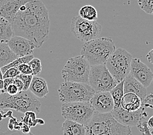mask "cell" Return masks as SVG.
<instances>
[{
    "instance_id": "1",
    "label": "cell",
    "mask_w": 153,
    "mask_h": 135,
    "mask_svg": "<svg viewBox=\"0 0 153 135\" xmlns=\"http://www.w3.org/2000/svg\"><path fill=\"white\" fill-rule=\"evenodd\" d=\"M10 24L14 35L30 40L37 48L42 47L48 38V10L40 0H31L22 6Z\"/></svg>"
},
{
    "instance_id": "2",
    "label": "cell",
    "mask_w": 153,
    "mask_h": 135,
    "mask_svg": "<svg viewBox=\"0 0 153 135\" xmlns=\"http://www.w3.org/2000/svg\"><path fill=\"white\" fill-rule=\"evenodd\" d=\"M116 49L113 40L108 37H100L84 42L81 55L89 62L91 66L105 64L111 54Z\"/></svg>"
},
{
    "instance_id": "3",
    "label": "cell",
    "mask_w": 153,
    "mask_h": 135,
    "mask_svg": "<svg viewBox=\"0 0 153 135\" xmlns=\"http://www.w3.org/2000/svg\"><path fill=\"white\" fill-rule=\"evenodd\" d=\"M41 102L30 90L21 91L15 95L3 92L0 95V110L10 108L25 113L32 111L39 114L41 111Z\"/></svg>"
},
{
    "instance_id": "4",
    "label": "cell",
    "mask_w": 153,
    "mask_h": 135,
    "mask_svg": "<svg viewBox=\"0 0 153 135\" xmlns=\"http://www.w3.org/2000/svg\"><path fill=\"white\" fill-rule=\"evenodd\" d=\"M57 92L62 103L89 101L95 93L88 83L71 81L62 83Z\"/></svg>"
},
{
    "instance_id": "5",
    "label": "cell",
    "mask_w": 153,
    "mask_h": 135,
    "mask_svg": "<svg viewBox=\"0 0 153 135\" xmlns=\"http://www.w3.org/2000/svg\"><path fill=\"white\" fill-rule=\"evenodd\" d=\"M91 66L82 55L71 57L62 69V78L65 81L88 83Z\"/></svg>"
},
{
    "instance_id": "6",
    "label": "cell",
    "mask_w": 153,
    "mask_h": 135,
    "mask_svg": "<svg viewBox=\"0 0 153 135\" xmlns=\"http://www.w3.org/2000/svg\"><path fill=\"white\" fill-rule=\"evenodd\" d=\"M132 55L128 51L118 48L111 54L105 66L111 75L118 83L124 81L129 74Z\"/></svg>"
},
{
    "instance_id": "7",
    "label": "cell",
    "mask_w": 153,
    "mask_h": 135,
    "mask_svg": "<svg viewBox=\"0 0 153 135\" xmlns=\"http://www.w3.org/2000/svg\"><path fill=\"white\" fill-rule=\"evenodd\" d=\"M61 111L64 118L84 125L89 122L94 113L89 101L63 103Z\"/></svg>"
},
{
    "instance_id": "8",
    "label": "cell",
    "mask_w": 153,
    "mask_h": 135,
    "mask_svg": "<svg viewBox=\"0 0 153 135\" xmlns=\"http://www.w3.org/2000/svg\"><path fill=\"white\" fill-rule=\"evenodd\" d=\"M102 27L97 21L83 19L79 16L72 18L71 23V31L76 38L83 42L98 38Z\"/></svg>"
},
{
    "instance_id": "9",
    "label": "cell",
    "mask_w": 153,
    "mask_h": 135,
    "mask_svg": "<svg viewBox=\"0 0 153 135\" xmlns=\"http://www.w3.org/2000/svg\"><path fill=\"white\" fill-rule=\"evenodd\" d=\"M118 83L105 64L91 66L88 84L95 92H110Z\"/></svg>"
},
{
    "instance_id": "10",
    "label": "cell",
    "mask_w": 153,
    "mask_h": 135,
    "mask_svg": "<svg viewBox=\"0 0 153 135\" xmlns=\"http://www.w3.org/2000/svg\"><path fill=\"white\" fill-rule=\"evenodd\" d=\"M119 122L111 113H99L94 111L93 117L85 126V135H99L107 132Z\"/></svg>"
},
{
    "instance_id": "11",
    "label": "cell",
    "mask_w": 153,
    "mask_h": 135,
    "mask_svg": "<svg viewBox=\"0 0 153 135\" xmlns=\"http://www.w3.org/2000/svg\"><path fill=\"white\" fill-rule=\"evenodd\" d=\"M111 113L119 123L128 127L137 126L140 122L146 119L149 115L146 108L143 105H142L139 110L134 112L125 111L121 107L114 109Z\"/></svg>"
},
{
    "instance_id": "12",
    "label": "cell",
    "mask_w": 153,
    "mask_h": 135,
    "mask_svg": "<svg viewBox=\"0 0 153 135\" xmlns=\"http://www.w3.org/2000/svg\"><path fill=\"white\" fill-rule=\"evenodd\" d=\"M129 74L146 88L150 86L153 79V73L151 69L137 58L132 59Z\"/></svg>"
},
{
    "instance_id": "13",
    "label": "cell",
    "mask_w": 153,
    "mask_h": 135,
    "mask_svg": "<svg viewBox=\"0 0 153 135\" xmlns=\"http://www.w3.org/2000/svg\"><path fill=\"white\" fill-rule=\"evenodd\" d=\"M94 111L99 113H111L114 103L110 92H95L89 101Z\"/></svg>"
},
{
    "instance_id": "14",
    "label": "cell",
    "mask_w": 153,
    "mask_h": 135,
    "mask_svg": "<svg viewBox=\"0 0 153 135\" xmlns=\"http://www.w3.org/2000/svg\"><path fill=\"white\" fill-rule=\"evenodd\" d=\"M10 49L19 57L32 55L36 46L30 40L22 36L14 35L7 42Z\"/></svg>"
},
{
    "instance_id": "15",
    "label": "cell",
    "mask_w": 153,
    "mask_h": 135,
    "mask_svg": "<svg viewBox=\"0 0 153 135\" xmlns=\"http://www.w3.org/2000/svg\"><path fill=\"white\" fill-rule=\"evenodd\" d=\"M31 0H0V16L10 22L15 16L20 7Z\"/></svg>"
},
{
    "instance_id": "16",
    "label": "cell",
    "mask_w": 153,
    "mask_h": 135,
    "mask_svg": "<svg viewBox=\"0 0 153 135\" xmlns=\"http://www.w3.org/2000/svg\"><path fill=\"white\" fill-rule=\"evenodd\" d=\"M124 93H133L139 97L143 102L147 96V88L141 83L128 74L124 79Z\"/></svg>"
},
{
    "instance_id": "17",
    "label": "cell",
    "mask_w": 153,
    "mask_h": 135,
    "mask_svg": "<svg viewBox=\"0 0 153 135\" xmlns=\"http://www.w3.org/2000/svg\"><path fill=\"white\" fill-rule=\"evenodd\" d=\"M29 90L36 97L39 98L46 97L49 92L46 81L45 79L39 76L33 77Z\"/></svg>"
},
{
    "instance_id": "18",
    "label": "cell",
    "mask_w": 153,
    "mask_h": 135,
    "mask_svg": "<svg viewBox=\"0 0 153 135\" xmlns=\"http://www.w3.org/2000/svg\"><path fill=\"white\" fill-rule=\"evenodd\" d=\"M141 100L137 95L133 93L124 94L121 100V107L125 111L134 112L138 111L142 107Z\"/></svg>"
},
{
    "instance_id": "19",
    "label": "cell",
    "mask_w": 153,
    "mask_h": 135,
    "mask_svg": "<svg viewBox=\"0 0 153 135\" xmlns=\"http://www.w3.org/2000/svg\"><path fill=\"white\" fill-rule=\"evenodd\" d=\"M61 130L63 135H85L86 133L84 125L69 120H65L62 124Z\"/></svg>"
},
{
    "instance_id": "20",
    "label": "cell",
    "mask_w": 153,
    "mask_h": 135,
    "mask_svg": "<svg viewBox=\"0 0 153 135\" xmlns=\"http://www.w3.org/2000/svg\"><path fill=\"white\" fill-rule=\"evenodd\" d=\"M19 58L10 49L7 42H0V68H2Z\"/></svg>"
},
{
    "instance_id": "21",
    "label": "cell",
    "mask_w": 153,
    "mask_h": 135,
    "mask_svg": "<svg viewBox=\"0 0 153 135\" xmlns=\"http://www.w3.org/2000/svg\"><path fill=\"white\" fill-rule=\"evenodd\" d=\"M13 36L11 24L6 18L0 16V42H8Z\"/></svg>"
},
{
    "instance_id": "22",
    "label": "cell",
    "mask_w": 153,
    "mask_h": 135,
    "mask_svg": "<svg viewBox=\"0 0 153 135\" xmlns=\"http://www.w3.org/2000/svg\"><path fill=\"white\" fill-rule=\"evenodd\" d=\"M124 81L119 82L110 92L114 103V109L121 107V100L124 96Z\"/></svg>"
},
{
    "instance_id": "23",
    "label": "cell",
    "mask_w": 153,
    "mask_h": 135,
    "mask_svg": "<svg viewBox=\"0 0 153 135\" xmlns=\"http://www.w3.org/2000/svg\"><path fill=\"white\" fill-rule=\"evenodd\" d=\"M79 16L89 21H97L98 20V13L97 9L92 5H86L79 9Z\"/></svg>"
},
{
    "instance_id": "24",
    "label": "cell",
    "mask_w": 153,
    "mask_h": 135,
    "mask_svg": "<svg viewBox=\"0 0 153 135\" xmlns=\"http://www.w3.org/2000/svg\"><path fill=\"white\" fill-rule=\"evenodd\" d=\"M99 135H132L130 127L122 125L119 123L107 132Z\"/></svg>"
},
{
    "instance_id": "25",
    "label": "cell",
    "mask_w": 153,
    "mask_h": 135,
    "mask_svg": "<svg viewBox=\"0 0 153 135\" xmlns=\"http://www.w3.org/2000/svg\"><path fill=\"white\" fill-rule=\"evenodd\" d=\"M33 57H34L32 54V55H27V56H25V57H22L17 58L16 59L13 60L10 63L5 66L1 68L3 74H4L7 69H9L10 68L18 67L19 66L22 64H28L29 63H30V61L31 60L33 59Z\"/></svg>"
},
{
    "instance_id": "26",
    "label": "cell",
    "mask_w": 153,
    "mask_h": 135,
    "mask_svg": "<svg viewBox=\"0 0 153 135\" xmlns=\"http://www.w3.org/2000/svg\"><path fill=\"white\" fill-rule=\"evenodd\" d=\"M32 70V75L33 76H38L42 72L41 61L37 58H33L28 63Z\"/></svg>"
},
{
    "instance_id": "27",
    "label": "cell",
    "mask_w": 153,
    "mask_h": 135,
    "mask_svg": "<svg viewBox=\"0 0 153 135\" xmlns=\"http://www.w3.org/2000/svg\"><path fill=\"white\" fill-rule=\"evenodd\" d=\"M36 113L32 111H28L25 113V116L23 118L22 122L28 126L35 127L37 124V119L36 118Z\"/></svg>"
},
{
    "instance_id": "28",
    "label": "cell",
    "mask_w": 153,
    "mask_h": 135,
    "mask_svg": "<svg viewBox=\"0 0 153 135\" xmlns=\"http://www.w3.org/2000/svg\"><path fill=\"white\" fill-rule=\"evenodd\" d=\"M137 3L145 13L153 15V0H137Z\"/></svg>"
},
{
    "instance_id": "29",
    "label": "cell",
    "mask_w": 153,
    "mask_h": 135,
    "mask_svg": "<svg viewBox=\"0 0 153 135\" xmlns=\"http://www.w3.org/2000/svg\"><path fill=\"white\" fill-rule=\"evenodd\" d=\"M137 127L142 135H153V128L148 126L146 120L140 122L137 125Z\"/></svg>"
},
{
    "instance_id": "30",
    "label": "cell",
    "mask_w": 153,
    "mask_h": 135,
    "mask_svg": "<svg viewBox=\"0 0 153 135\" xmlns=\"http://www.w3.org/2000/svg\"><path fill=\"white\" fill-rule=\"evenodd\" d=\"M33 77V75H24L22 74H19L16 77L19 78L24 84L23 91H27L29 90L30 84L32 81Z\"/></svg>"
},
{
    "instance_id": "31",
    "label": "cell",
    "mask_w": 153,
    "mask_h": 135,
    "mask_svg": "<svg viewBox=\"0 0 153 135\" xmlns=\"http://www.w3.org/2000/svg\"><path fill=\"white\" fill-rule=\"evenodd\" d=\"M20 73L17 67H12L10 68L5 71L4 74H3V79L6 78H15Z\"/></svg>"
},
{
    "instance_id": "32",
    "label": "cell",
    "mask_w": 153,
    "mask_h": 135,
    "mask_svg": "<svg viewBox=\"0 0 153 135\" xmlns=\"http://www.w3.org/2000/svg\"><path fill=\"white\" fill-rule=\"evenodd\" d=\"M20 74L24 75H32V70L28 64H22L17 67Z\"/></svg>"
},
{
    "instance_id": "33",
    "label": "cell",
    "mask_w": 153,
    "mask_h": 135,
    "mask_svg": "<svg viewBox=\"0 0 153 135\" xmlns=\"http://www.w3.org/2000/svg\"><path fill=\"white\" fill-rule=\"evenodd\" d=\"M5 92L9 95H15L20 92V91L19 89L17 88V86L14 83H12L7 86V88L5 90Z\"/></svg>"
},
{
    "instance_id": "34",
    "label": "cell",
    "mask_w": 153,
    "mask_h": 135,
    "mask_svg": "<svg viewBox=\"0 0 153 135\" xmlns=\"http://www.w3.org/2000/svg\"><path fill=\"white\" fill-rule=\"evenodd\" d=\"M13 83L15 85L17 88L19 89L20 92H21V91H23V89H24V84L22 83V81H21V80L18 78V77H16L14 78V81H13Z\"/></svg>"
},
{
    "instance_id": "35",
    "label": "cell",
    "mask_w": 153,
    "mask_h": 135,
    "mask_svg": "<svg viewBox=\"0 0 153 135\" xmlns=\"http://www.w3.org/2000/svg\"><path fill=\"white\" fill-rule=\"evenodd\" d=\"M14 78H6L3 79V85H4V88H3V92H5V90L7 86L10 85V84L13 83Z\"/></svg>"
},
{
    "instance_id": "36",
    "label": "cell",
    "mask_w": 153,
    "mask_h": 135,
    "mask_svg": "<svg viewBox=\"0 0 153 135\" xmlns=\"http://www.w3.org/2000/svg\"><path fill=\"white\" fill-rule=\"evenodd\" d=\"M30 127L28 126L27 125H26V124H25L22 122V125L21 126V129H20V131H22V132L24 133H30Z\"/></svg>"
},
{
    "instance_id": "37",
    "label": "cell",
    "mask_w": 153,
    "mask_h": 135,
    "mask_svg": "<svg viewBox=\"0 0 153 135\" xmlns=\"http://www.w3.org/2000/svg\"><path fill=\"white\" fill-rule=\"evenodd\" d=\"M146 58L149 63L153 65V49H152L150 52L146 55Z\"/></svg>"
},
{
    "instance_id": "38",
    "label": "cell",
    "mask_w": 153,
    "mask_h": 135,
    "mask_svg": "<svg viewBox=\"0 0 153 135\" xmlns=\"http://www.w3.org/2000/svg\"><path fill=\"white\" fill-rule=\"evenodd\" d=\"M147 125L149 127H151V128H153V116H151V117L147 120Z\"/></svg>"
},
{
    "instance_id": "39",
    "label": "cell",
    "mask_w": 153,
    "mask_h": 135,
    "mask_svg": "<svg viewBox=\"0 0 153 135\" xmlns=\"http://www.w3.org/2000/svg\"><path fill=\"white\" fill-rule=\"evenodd\" d=\"M4 88V85H3V79H0V90H3Z\"/></svg>"
},
{
    "instance_id": "40",
    "label": "cell",
    "mask_w": 153,
    "mask_h": 135,
    "mask_svg": "<svg viewBox=\"0 0 153 135\" xmlns=\"http://www.w3.org/2000/svg\"><path fill=\"white\" fill-rule=\"evenodd\" d=\"M37 124L42 125L45 124V122H44L43 120H42V119H37Z\"/></svg>"
},
{
    "instance_id": "41",
    "label": "cell",
    "mask_w": 153,
    "mask_h": 135,
    "mask_svg": "<svg viewBox=\"0 0 153 135\" xmlns=\"http://www.w3.org/2000/svg\"><path fill=\"white\" fill-rule=\"evenodd\" d=\"M0 79H3V73H2L1 68H0Z\"/></svg>"
},
{
    "instance_id": "42",
    "label": "cell",
    "mask_w": 153,
    "mask_h": 135,
    "mask_svg": "<svg viewBox=\"0 0 153 135\" xmlns=\"http://www.w3.org/2000/svg\"><path fill=\"white\" fill-rule=\"evenodd\" d=\"M4 92H3V90H0V95H1L2 93H3Z\"/></svg>"
},
{
    "instance_id": "43",
    "label": "cell",
    "mask_w": 153,
    "mask_h": 135,
    "mask_svg": "<svg viewBox=\"0 0 153 135\" xmlns=\"http://www.w3.org/2000/svg\"><path fill=\"white\" fill-rule=\"evenodd\" d=\"M152 84H153V79H152Z\"/></svg>"
}]
</instances>
